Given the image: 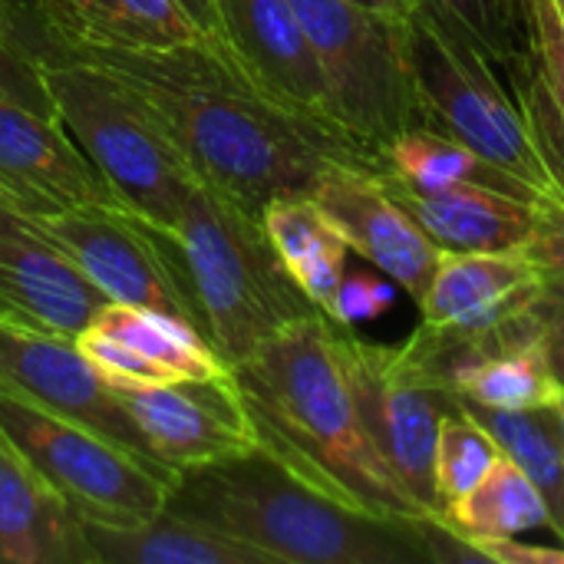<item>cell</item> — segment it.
<instances>
[{"mask_svg":"<svg viewBox=\"0 0 564 564\" xmlns=\"http://www.w3.org/2000/svg\"><path fill=\"white\" fill-rule=\"evenodd\" d=\"M102 304L36 218L0 195V321L76 337Z\"/></svg>","mask_w":564,"mask_h":564,"instance_id":"9a60e30c","label":"cell"},{"mask_svg":"<svg viewBox=\"0 0 564 564\" xmlns=\"http://www.w3.org/2000/svg\"><path fill=\"white\" fill-rule=\"evenodd\" d=\"M0 564H96L83 519L0 433Z\"/></svg>","mask_w":564,"mask_h":564,"instance_id":"ffe728a7","label":"cell"},{"mask_svg":"<svg viewBox=\"0 0 564 564\" xmlns=\"http://www.w3.org/2000/svg\"><path fill=\"white\" fill-rule=\"evenodd\" d=\"M522 254L532 261L545 284H564V205L539 215Z\"/></svg>","mask_w":564,"mask_h":564,"instance_id":"1f68e13d","label":"cell"},{"mask_svg":"<svg viewBox=\"0 0 564 564\" xmlns=\"http://www.w3.org/2000/svg\"><path fill=\"white\" fill-rule=\"evenodd\" d=\"M406 63L423 126L463 142L542 212L564 205L502 66L436 0L403 20Z\"/></svg>","mask_w":564,"mask_h":564,"instance_id":"5b68a950","label":"cell"},{"mask_svg":"<svg viewBox=\"0 0 564 564\" xmlns=\"http://www.w3.org/2000/svg\"><path fill=\"white\" fill-rule=\"evenodd\" d=\"M212 36L264 96L304 119L344 129L334 119L324 69L291 0H215Z\"/></svg>","mask_w":564,"mask_h":564,"instance_id":"4fadbf2b","label":"cell"},{"mask_svg":"<svg viewBox=\"0 0 564 564\" xmlns=\"http://www.w3.org/2000/svg\"><path fill=\"white\" fill-rule=\"evenodd\" d=\"M535 344L549 370L564 387V301L552 291H545L542 301L535 304Z\"/></svg>","mask_w":564,"mask_h":564,"instance_id":"836d02e7","label":"cell"},{"mask_svg":"<svg viewBox=\"0 0 564 564\" xmlns=\"http://www.w3.org/2000/svg\"><path fill=\"white\" fill-rule=\"evenodd\" d=\"M149 453L172 473L238 456L254 443L231 370L205 380L112 387Z\"/></svg>","mask_w":564,"mask_h":564,"instance_id":"7c38bea8","label":"cell"},{"mask_svg":"<svg viewBox=\"0 0 564 564\" xmlns=\"http://www.w3.org/2000/svg\"><path fill=\"white\" fill-rule=\"evenodd\" d=\"M0 433L93 525H139L165 509L178 473L59 420L0 387Z\"/></svg>","mask_w":564,"mask_h":564,"instance_id":"ba28073f","label":"cell"},{"mask_svg":"<svg viewBox=\"0 0 564 564\" xmlns=\"http://www.w3.org/2000/svg\"><path fill=\"white\" fill-rule=\"evenodd\" d=\"M502 66L519 59L525 40V0H436Z\"/></svg>","mask_w":564,"mask_h":564,"instance_id":"f1b7e54d","label":"cell"},{"mask_svg":"<svg viewBox=\"0 0 564 564\" xmlns=\"http://www.w3.org/2000/svg\"><path fill=\"white\" fill-rule=\"evenodd\" d=\"M0 195L30 215L76 205H119L56 116L0 99Z\"/></svg>","mask_w":564,"mask_h":564,"instance_id":"ac0fdd59","label":"cell"},{"mask_svg":"<svg viewBox=\"0 0 564 564\" xmlns=\"http://www.w3.org/2000/svg\"><path fill=\"white\" fill-rule=\"evenodd\" d=\"M7 3H13L17 10H23V13H30L33 17V7H30V0H7ZM36 20V17H33Z\"/></svg>","mask_w":564,"mask_h":564,"instance_id":"f35d334b","label":"cell"},{"mask_svg":"<svg viewBox=\"0 0 564 564\" xmlns=\"http://www.w3.org/2000/svg\"><path fill=\"white\" fill-rule=\"evenodd\" d=\"M340 350L357 410L377 453L426 519L449 529L433 463L440 420L456 397L426 370L410 340L400 347L370 344L357 337L350 324H340Z\"/></svg>","mask_w":564,"mask_h":564,"instance_id":"9c48e42d","label":"cell"},{"mask_svg":"<svg viewBox=\"0 0 564 564\" xmlns=\"http://www.w3.org/2000/svg\"><path fill=\"white\" fill-rule=\"evenodd\" d=\"M545 291H552L555 297H562L564 301V284H545Z\"/></svg>","mask_w":564,"mask_h":564,"instance_id":"ab89813d","label":"cell"},{"mask_svg":"<svg viewBox=\"0 0 564 564\" xmlns=\"http://www.w3.org/2000/svg\"><path fill=\"white\" fill-rule=\"evenodd\" d=\"M188 13H192V20L212 36V30H215V0H178Z\"/></svg>","mask_w":564,"mask_h":564,"instance_id":"8d00e7d4","label":"cell"},{"mask_svg":"<svg viewBox=\"0 0 564 564\" xmlns=\"http://www.w3.org/2000/svg\"><path fill=\"white\" fill-rule=\"evenodd\" d=\"M552 410H555V420H558V433H562V443H564V387L558 390V397H555Z\"/></svg>","mask_w":564,"mask_h":564,"instance_id":"74e56055","label":"cell"},{"mask_svg":"<svg viewBox=\"0 0 564 564\" xmlns=\"http://www.w3.org/2000/svg\"><path fill=\"white\" fill-rule=\"evenodd\" d=\"M499 456H502L499 443L459 403H453L443 413L433 476H436V489H440L446 512L486 479V473L496 466Z\"/></svg>","mask_w":564,"mask_h":564,"instance_id":"83f0119b","label":"cell"},{"mask_svg":"<svg viewBox=\"0 0 564 564\" xmlns=\"http://www.w3.org/2000/svg\"><path fill=\"white\" fill-rule=\"evenodd\" d=\"M506 83L564 202V0H525V40Z\"/></svg>","mask_w":564,"mask_h":564,"instance_id":"7402d4cb","label":"cell"},{"mask_svg":"<svg viewBox=\"0 0 564 564\" xmlns=\"http://www.w3.org/2000/svg\"><path fill=\"white\" fill-rule=\"evenodd\" d=\"M30 43L53 116L119 205L162 228L175 225L198 178L155 112L106 69L69 56L40 33Z\"/></svg>","mask_w":564,"mask_h":564,"instance_id":"8992f818","label":"cell"},{"mask_svg":"<svg viewBox=\"0 0 564 564\" xmlns=\"http://www.w3.org/2000/svg\"><path fill=\"white\" fill-rule=\"evenodd\" d=\"M228 370L254 443L294 476L354 509L436 525L367 433L344 367L340 321L327 314L297 321Z\"/></svg>","mask_w":564,"mask_h":564,"instance_id":"7a4b0ae2","label":"cell"},{"mask_svg":"<svg viewBox=\"0 0 564 564\" xmlns=\"http://www.w3.org/2000/svg\"><path fill=\"white\" fill-rule=\"evenodd\" d=\"M96 564H268L251 545L162 509L139 525H93L83 522Z\"/></svg>","mask_w":564,"mask_h":564,"instance_id":"603a6c76","label":"cell"},{"mask_svg":"<svg viewBox=\"0 0 564 564\" xmlns=\"http://www.w3.org/2000/svg\"><path fill=\"white\" fill-rule=\"evenodd\" d=\"M142 221L165 254L198 330L228 367L284 327L324 314L284 268L261 215L212 185H195L175 225Z\"/></svg>","mask_w":564,"mask_h":564,"instance_id":"277c9868","label":"cell"},{"mask_svg":"<svg viewBox=\"0 0 564 564\" xmlns=\"http://www.w3.org/2000/svg\"><path fill=\"white\" fill-rule=\"evenodd\" d=\"M542 294L545 281L522 251H443L420 301L423 327L466 344L496 340L509 334Z\"/></svg>","mask_w":564,"mask_h":564,"instance_id":"2e32d148","label":"cell"},{"mask_svg":"<svg viewBox=\"0 0 564 564\" xmlns=\"http://www.w3.org/2000/svg\"><path fill=\"white\" fill-rule=\"evenodd\" d=\"M479 564H564V545H532L516 535L463 539Z\"/></svg>","mask_w":564,"mask_h":564,"instance_id":"d6a6232c","label":"cell"},{"mask_svg":"<svg viewBox=\"0 0 564 564\" xmlns=\"http://www.w3.org/2000/svg\"><path fill=\"white\" fill-rule=\"evenodd\" d=\"M43 40L79 50H165L205 40L178 0H30Z\"/></svg>","mask_w":564,"mask_h":564,"instance_id":"44dd1931","label":"cell"},{"mask_svg":"<svg viewBox=\"0 0 564 564\" xmlns=\"http://www.w3.org/2000/svg\"><path fill=\"white\" fill-rule=\"evenodd\" d=\"M393 288L397 284L387 274L383 278H377V274H344L330 317L340 321V324H350V327L360 324V321H373L393 304Z\"/></svg>","mask_w":564,"mask_h":564,"instance_id":"4dcf8cb0","label":"cell"},{"mask_svg":"<svg viewBox=\"0 0 564 564\" xmlns=\"http://www.w3.org/2000/svg\"><path fill=\"white\" fill-rule=\"evenodd\" d=\"M0 99L36 116H53V99L46 93L33 43L10 33H0Z\"/></svg>","mask_w":564,"mask_h":564,"instance_id":"f546056e","label":"cell"},{"mask_svg":"<svg viewBox=\"0 0 564 564\" xmlns=\"http://www.w3.org/2000/svg\"><path fill=\"white\" fill-rule=\"evenodd\" d=\"M459 539H506L549 529V506L535 482L502 453L486 479L449 509Z\"/></svg>","mask_w":564,"mask_h":564,"instance_id":"484cf974","label":"cell"},{"mask_svg":"<svg viewBox=\"0 0 564 564\" xmlns=\"http://www.w3.org/2000/svg\"><path fill=\"white\" fill-rule=\"evenodd\" d=\"M383 172H390L403 182H413V185H426V188L476 182V185H492V188L522 195L499 169H492L473 149H466L463 142H456L430 126H416V129H406L403 135H397L383 149Z\"/></svg>","mask_w":564,"mask_h":564,"instance_id":"4316f807","label":"cell"},{"mask_svg":"<svg viewBox=\"0 0 564 564\" xmlns=\"http://www.w3.org/2000/svg\"><path fill=\"white\" fill-rule=\"evenodd\" d=\"M76 344L109 387L205 380L228 373V364L198 327L139 304L106 301L76 334Z\"/></svg>","mask_w":564,"mask_h":564,"instance_id":"5bb4252c","label":"cell"},{"mask_svg":"<svg viewBox=\"0 0 564 564\" xmlns=\"http://www.w3.org/2000/svg\"><path fill=\"white\" fill-rule=\"evenodd\" d=\"M380 185L440 251L453 254L522 251L542 215L535 202L476 182L426 188L380 172Z\"/></svg>","mask_w":564,"mask_h":564,"instance_id":"d6986e66","label":"cell"},{"mask_svg":"<svg viewBox=\"0 0 564 564\" xmlns=\"http://www.w3.org/2000/svg\"><path fill=\"white\" fill-rule=\"evenodd\" d=\"M33 218L106 301L155 307L198 327L165 254L135 212L122 205H76Z\"/></svg>","mask_w":564,"mask_h":564,"instance_id":"8fae6325","label":"cell"},{"mask_svg":"<svg viewBox=\"0 0 564 564\" xmlns=\"http://www.w3.org/2000/svg\"><path fill=\"white\" fill-rule=\"evenodd\" d=\"M327 79L334 119L377 149L423 126L403 20L357 7L350 0H291Z\"/></svg>","mask_w":564,"mask_h":564,"instance_id":"52a82bcc","label":"cell"},{"mask_svg":"<svg viewBox=\"0 0 564 564\" xmlns=\"http://www.w3.org/2000/svg\"><path fill=\"white\" fill-rule=\"evenodd\" d=\"M264 231L301 291L330 317L350 245L311 195H281L261 208Z\"/></svg>","mask_w":564,"mask_h":564,"instance_id":"cb8c5ba5","label":"cell"},{"mask_svg":"<svg viewBox=\"0 0 564 564\" xmlns=\"http://www.w3.org/2000/svg\"><path fill=\"white\" fill-rule=\"evenodd\" d=\"M311 198L334 221V228L344 235L350 251L367 258L416 304L423 301L443 251L390 198V192L380 185V172L344 169V165L330 169L317 182Z\"/></svg>","mask_w":564,"mask_h":564,"instance_id":"e0dca14e","label":"cell"},{"mask_svg":"<svg viewBox=\"0 0 564 564\" xmlns=\"http://www.w3.org/2000/svg\"><path fill=\"white\" fill-rule=\"evenodd\" d=\"M165 506L251 545L268 564L476 562L459 535L354 509L261 446L178 473Z\"/></svg>","mask_w":564,"mask_h":564,"instance_id":"3957f363","label":"cell"},{"mask_svg":"<svg viewBox=\"0 0 564 564\" xmlns=\"http://www.w3.org/2000/svg\"><path fill=\"white\" fill-rule=\"evenodd\" d=\"M456 397V393H453ZM456 403L482 423V430L499 443V449L535 482L549 506V529L564 545V443L552 406L535 410H492L473 400Z\"/></svg>","mask_w":564,"mask_h":564,"instance_id":"d4e9b609","label":"cell"},{"mask_svg":"<svg viewBox=\"0 0 564 564\" xmlns=\"http://www.w3.org/2000/svg\"><path fill=\"white\" fill-rule=\"evenodd\" d=\"M0 387L59 420L106 436L145 463H159L116 390L79 350L76 337L0 321Z\"/></svg>","mask_w":564,"mask_h":564,"instance_id":"30bf717a","label":"cell"},{"mask_svg":"<svg viewBox=\"0 0 564 564\" xmlns=\"http://www.w3.org/2000/svg\"><path fill=\"white\" fill-rule=\"evenodd\" d=\"M0 33H10V36H20V40H33L40 30H36V20L23 10H17L13 3L0 0Z\"/></svg>","mask_w":564,"mask_h":564,"instance_id":"e575fe53","label":"cell"},{"mask_svg":"<svg viewBox=\"0 0 564 564\" xmlns=\"http://www.w3.org/2000/svg\"><path fill=\"white\" fill-rule=\"evenodd\" d=\"M59 50L126 83L195 178L254 215L281 195H311L330 169L383 172L377 149L264 96L215 36L165 50Z\"/></svg>","mask_w":564,"mask_h":564,"instance_id":"6da1fadb","label":"cell"},{"mask_svg":"<svg viewBox=\"0 0 564 564\" xmlns=\"http://www.w3.org/2000/svg\"><path fill=\"white\" fill-rule=\"evenodd\" d=\"M350 3L367 7V10H377V13H387L393 20H406L420 7V0H350Z\"/></svg>","mask_w":564,"mask_h":564,"instance_id":"d590c367","label":"cell"}]
</instances>
